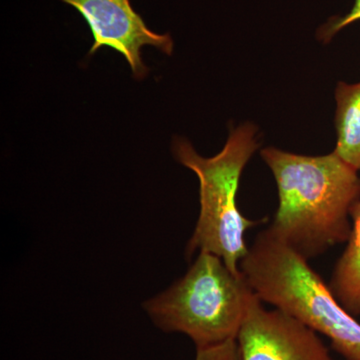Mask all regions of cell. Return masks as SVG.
Returning <instances> with one entry per match:
<instances>
[{
    "label": "cell",
    "mask_w": 360,
    "mask_h": 360,
    "mask_svg": "<svg viewBox=\"0 0 360 360\" xmlns=\"http://www.w3.org/2000/svg\"><path fill=\"white\" fill-rule=\"evenodd\" d=\"M260 155L278 191L270 231L307 260L347 243L352 210L360 200L359 172L335 151L307 156L266 148Z\"/></svg>",
    "instance_id": "cell-1"
},
{
    "label": "cell",
    "mask_w": 360,
    "mask_h": 360,
    "mask_svg": "<svg viewBox=\"0 0 360 360\" xmlns=\"http://www.w3.org/2000/svg\"><path fill=\"white\" fill-rule=\"evenodd\" d=\"M240 271L262 302L326 336L347 360H360L359 322L336 300L309 260L279 240L269 229L258 234L240 262Z\"/></svg>",
    "instance_id": "cell-2"
},
{
    "label": "cell",
    "mask_w": 360,
    "mask_h": 360,
    "mask_svg": "<svg viewBox=\"0 0 360 360\" xmlns=\"http://www.w3.org/2000/svg\"><path fill=\"white\" fill-rule=\"evenodd\" d=\"M257 132L251 123L236 127L213 158H202L181 137H176L172 146L176 160L200 180V217L187 243L186 257L196 251L212 253L236 274H241L240 262L250 250L246 231L257 224L239 212L236 200L241 174L258 148Z\"/></svg>",
    "instance_id": "cell-3"
},
{
    "label": "cell",
    "mask_w": 360,
    "mask_h": 360,
    "mask_svg": "<svg viewBox=\"0 0 360 360\" xmlns=\"http://www.w3.org/2000/svg\"><path fill=\"white\" fill-rule=\"evenodd\" d=\"M255 296L243 272L233 274L221 258L202 251L181 278L143 307L161 330L186 335L200 348L236 340Z\"/></svg>",
    "instance_id": "cell-4"
},
{
    "label": "cell",
    "mask_w": 360,
    "mask_h": 360,
    "mask_svg": "<svg viewBox=\"0 0 360 360\" xmlns=\"http://www.w3.org/2000/svg\"><path fill=\"white\" fill-rule=\"evenodd\" d=\"M240 360H333L319 333L253 298L236 336Z\"/></svg>",
    "instance_id": "cell-5"
},
{
    "label": "cell",
    "mask_w": 360,
    "mask_h": 360,
    "mask_svg": "<svg viewBox=\"0 0 360 360\" xmlns=\"http://www.w3.org/2000/svg\"><path fill=\"white\" fill-rule=\"evenodd\" d=\"M75 7L86 21L94 45L89 56L103 47H110L127 59L132 75L143 79L148 68L141 58V49L151 45L167 56L174 51V40L168 33L151 32L139 13L132 8L130 0H61Z\"/></svg>",
    "instance_id": "cell-6"
},
{
    "label": "cell",
    "mask_w": 360,
    "mask_h": 360,
    "mask_svg": "<svg viewBox=\"0 0 360 360\" xmlns=\"http://www.w3.org/2000/svg\"><path fill=\"white\" fill-rule=\"evenodd\" d=\"M352 232L347 245L336 262L329 288L340 304L354 315H360V200L352 207Z\"/></svg>",
    "instance_id": "cell-7"
},
{
    "label": "cell",
    "mask_w": 360,
    "mask_h": 360,
    "mask_svg": "<svg viewBox=\"0 0 360 360\" xmlns=\"http://www.w3.org/2000/svg\"><path fill=\"white\" fill-rule=\"evenodd\" d=\"M335 127L338 143L335 151L350 167L360 170V82H340L335 90Z\"/></svg>",
    "instance_id": "cell-8"
},
{
    "label": "cell",
    "mask_w": 360,
    "mask_h": 360,
    "mask_svg": "<svg viewBox=\"0 0 360 360\" xmlns=\"http://www.w3.org/2000/svg\"><path fill=\"white\" fill-rule=\"evenodd\" d=\"M195 360H240L236 340L225 341L219 345L196 348Z\"/></svg>",
    "instance_id": "cell-9"
},
{
    "label": "cell",
    "mask_w": 360,
    "mask_h": 360,
    "mask_svg": "<svg viewBox=\"0 0 360 360\" xmlns=\"http://www.w3.org/2000/svg\"><path fill=\"white\" fill-rule=\"evenodd\" d=\"M360 20V0H355L352 11L345 16L331 18L326 25L319 28V39L324 42H328L333 37L347 25H352L355 21Z\"/></svg>",
    "instance_id": "cell-10"
}]
</instances>
